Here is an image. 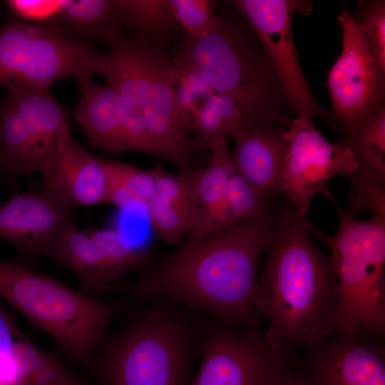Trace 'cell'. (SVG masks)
Listing matches in <instances>:
<instances>
[{"label":"cell","mask_w":385,"mask_h":385,"mask_svg":"<svg viewBox=\"0 0 385 385\" xmlns=\"http://www.w3.org/2000/svg\"><path fill=\"white\" fill-rule=\"evenodd\" d=\"M283 212L270 205L261 215L215 231L191 250H178L152 265L121 289L138 297H159L203 310L227 325L261 329L258 264Z\"/></svg>","instance_id":"6da1fadb"},{"label":"cell","mask_w":385,"mask_h":385,"mask_svg":"<svg viewBox=\"0 0 385 385\" xmlns=\"http://www.w3.org/2000/svg\"><path fill=\"white\" fill-rule=\"evenodd\" d=\"M311 234L306 216L284 211L257 280L258 306L270 322L265 341L284 356L334 333L338 281Z\"/></svg>","instance_id":"7a4b0ae2"},{"label":"cell","mask_w":385,"mask_h":385,"mask_svg":"<svg viewBox=\"0 0 385 385\" xmlns=\"http://www.w3.org/2000/svg\"><path fill=\"white\" fill-rule=\"evenodd\" d=\"M155 299L123 329L106 334L91 370L99 385H188L205 319Z\"/></svg>","instance_id":"3957f363"},{"label":"cell","mask_w":385,"mask_h":385,"mask_svg":"<svg viewBox=\"0 0 385 385\" xmlns=\"http://www.w3.org/2000/svg\"><path fill=\"white\" fill-rule=\"evenodd\" d=\"M105 44L111 50L98 54L96 72L108 86L140 111L158 157L173 163L180 173L190 171L200 149L178 110L173 57L158 43L123 33L112 36Z\"/></svg>","instance_id":"277c9868"},{"label":"cell","mask_w":385,"mask_h":385,"mask_svg":"<svg viewBox=\"0 0 385 385\" xmlns=\"http://www.w3.org/2000/svg\"><path fill=\"white\" fill-rule=\"evenodd\" d=\"M0 297L88 371L108 327L121 308L117 302L101 301L69 288L18 259L0 260Z\"/></svg>","instance_id":"5b68a950"},{"label":"cell","mask_w":385,"mask_h":385,"mask_svg":"<svg viewBox=\"0 0 385 385\" xmlns=\"http://www.w3.org/2000/svg\"><path fill=\"white\" fill-rule=\"evenodd\" d=\"M175 53L196 64L210 86L231 98L244 115L242 123L287 126L275 70L250 26L220 16L215 29L194 39L183 38Z\"/></svg>","instance_id":"8992f818"},{"label":"cell","mask_w":385,"mask_h":385,"mask_svg":"<svg viewBox=\"0 0 385 385\" xmlns=\"http://www.w3.org/2000/svg\"><path fill=\"white\" fill-rule=\"evenodd\" d=\"M339 228L327 235L311 225V232L329 246L338 281L334 333L383 341L385 335V219L358 220L332 195Z\"/></svg>","instance_id":"52a82bcc"},{"label":"cell","mask_w":385,"mask_h":385,"mask_svg":"<svg viewBox=\"0 0 385 385\" xmlns=\"http://www.w3.org/2000/svg\"><path fill=\"white\" fill-rule=\"evenodd\" d=\"M98 53L71 40L54 23L12 15L0 26V86L8 92L48 91L58 80H91Z\"/></svg>","instance_id":"ba28073f"},{"label":"cell","mask_w":385,"mask_h":385,"mask_svg":"<svg viewBox=\"0 0 385 385\" xmlns=\"http://www.w3.org/2000/svg\"><path fill=\"white\" fill-rule=\"evenodd\" d=\"M67 112L48 91L8 92L0 101V173L14 191L16 178L43 175L53 162Z\"/></svg>","instance_id":"9c48e42d"},{"label":"cell","mask_w":385,"mask_h":385,"mask_svg":"<svg viewBox=\"0 0 385 385\" xmlns=\"http://www.w3.org/2000/svg\"><path fill=\"white\" fill-rule=\"evenodd\" d=\"M202 362L191 385H279L294 354L284 356L267 343L261 329L206 319Z\"/></svg>","instance_id":"30bf717a"},{"label":"cell","mask_w":385,"mask_h":385,"mask_svg":"<svg viewBox=\"0 0 385 385\" xmlns=\"http://www.w3.org/2000/svg\"><path fill=\"white\" fill-rule=\"evenodd\" d=\"M233 4L245 18L270 60L284 101L297 119L311 121L321 117L332 125L328 113L315 101L305 78L294 45L292 21L295 12L312 10L310 2L290 0H236Z\"/></svg>","instance_id":"8fae6325"},{"label":"cell","mask_w":385,"mask_h":385,"mask_svg":"<svg viewBox=\"0 0 385 385\" xmlns=\"http://www.w3.org/2000/svg\"><path fill=\"white\" fill-rule=\"evenodd\" d=\"M287 150L281 188L294 209L306 216L313 196L332 193L327 182L337 174L349 175L359 168L351 148L327 140L311 121L292 120L284 133Z\"/></svg>","instance_id":"7c38bea8"},{"label":"cell","mask_w":385,"mask_h":385,"mask_svg":"<svg viewBox=\"0 0 385 385\" xmlns=\"http://www.w3.org/2000/svg\"><path fill=\"white\" fill-rule=\"evenodd\" d=\"M342 49L328 78L334 117L348 129L374 115L381 97L384 73L372 56L366 34L346 11L338 16Z\"/></svg>","instance_id":"4fadbf2b"},{"label":"cell","mask_w":385,"mask_h":385,"mask_svg":"<svg viewBox=\"0 0 385 385\" xmlns=\"http://www.w3.org/2000/svg\"><path fill=\"white\" fill-rule=\"evenodd\" d=\"M294 368L307 385H385L383 341L334 333L308 346Z\"/></svg>","instance_id":"5bb4252c"},{"label":"cell","mask_w":385,"mask_h":385,"mask_svg":"<svg viewBox=\"0 0 385 385\" xmlns=\"http://www.w3.org/2000/svg\"><path fill=\"white\" fill-rule=\"evenodd\" d=\"M77 207L53 189L41 192L17 189L0 205V238L12 244L18 260L28 264L38 256H50L59 234L73 220Z\"/></svg>","instance_id":"9a60e30c"},{"label":"cell","mask_w":385,"mask_h":385,"mask_svg":"<svg viewBox=\"0 0 385 385\" xmlns=\"http://www.w3.org/2000/svg\"><path fill=\"white\" fill-rule=\"evenodd\" d=\"M43 188L53 189L73 204H108V160L77 143L69 128L63 133L56 155L42 175Z\"/></svg>","instance_id":"2e32d148"},{"label":"cell","mask_w":385,"mask_h":385,"mask_svg":"<svg viewBox=\"0 0 385 385\" xmlns=\"http://www.w3.org/2000/svg\"><path fill=\"white\" fill-rule=\"evenodd\" d=\"M274 125L241 123L231 131L235 172L270 201L282 192L287 140Z\"/></svg>","instance_id":"e0dca14e"},{"label":"cell","mask_w":385,"mask_h":385,"mask_svg":"<svg viewBox=\"0 0 385 385\" xmlns=\"http://www.w3.org/2000/svg\"><path fill=\"white\" fill-rule=\"evenodd\" d=\"M235 172L227 138L211 150L206 166L188 172L191 195V221L179 250L189 251L210 235L223 201L227 184Z\"/></svg>","instance_id":"ac0fdd59"},{"label":"cell","mask_w":385,"mask_h":385,"mask_svg":"<svg viewBox=\"0 0 385 385\" xmlns=\"http://www.w3.org/2000/svg\"><path fill=\"white\" fill-rule=\"evenodd\" d=\"M51 257L79 279L81 292L102 294L121 289L123 281L102 255L86 228H78L73 220L59 234Z\"/></svg>","instance_id":"d6986e66"},{"label":"cell","mask_w":385,"mask_h":385,"mask_svg":"<svg viewBox=\"0 0 385 385\" xmlns=\"http://www.w3.org/2000/svg\"><path fill=\"white\" fill-rule=\"evenodd\" d=\"M145 207L156 235L169 245H181L191 221L188 173L173 175L161 165L154 192Z\"/></svg>","instance_id":"ffe728a7"},{"label":"cell","mask_w":385,"mask_h":385,"mask_svg":"<svg viewBox=\"0 0 385 385\" xmlns=\"http://www.w3.org/2000/svg\"><path fill=\"white\" fill-rule=\"evenodd\" d=\"M66 37L93 48L123 33L120 0H65L54 21Z\"/></svg>","instance_id":"44dd1931"},{"label":"cell","mask_w":385,"mask_h":385,"mask_svg":"<svg viewBox=\"0 0 385 385\" xmlns=\"http://www.w3.org/2000/svg\"><path fill=\"white\" fill-rule=\"evenodd\" d=\"M11 385H93L73 373L58 351H46L25 336L10 351Z\"/></svg>","instance_id":"7402d4cb"},{"label":"cell","mask_w":385,"mask_h":385,"mask_svg":"<svg viewBox=\"0 0 385 385\" xmlns=\"http://www.w3.org/2000/svg\"><path fill=\"white\" fill-rule=\"evenodd\" d=\"M123 34L166 48L167 43L183 31L177 21L170 0H120Z\"/></svg>","instance_id":"603a6c76"},{"label":"cell","mask_w":385,"mask_h":385,"mask_svg":"<svg viewBox=\"0 0 385 385\" xmlns=\"http://www.w3.org/2000/svg\"><path fill=\"white\" fill-rule=\"evenodd\" d=\"M91 80L78 81L79 101L75 118L81 125L93 148L107 153L131 151L125 133L118 118L92 93Z\"/></svg>","instance_id":"cb8c5ba5"},{"label":"cell","mask_w":385,"mask_h":385,"mask_svg":"<svg viewBox=\"0 0 385 385\" xmlns=\"http://www.w3.org/2000/svg\"><path fill=\"white\" fill-rule=\"evenodd\" d=\"M349 144L359 164L358 170L385 183L384 108L349 129Z\"/></svg>","instance_id":"d4e9b609"},{"label":"cell","mask_w":385,"mask_h":385,"mask_svg":"<svg viewBox=\"0 0 385 385\" xmlns=\"http://www.w3.org/2000/svg\"><path fill=\"white\" fill-rule=\"evenodd\" d=\"M160 166L143 170L119 161H108V204L122 210L135 205L145 207L154 192Z\"/></svg>","instance_id":"484cf974"},{"label":"cell","mask_w":385,"mask_h":385,"mask_svg":"<svg viewBox=\"0 0 385 385\" xmlns=\"http://www.w3.org/2000/svg\"><path fill=\"white\" fill-rule=\"evenodd\" d=\"M91 237L123 281L129 273L153 265L151 249L130 243L118 228H86Z\"/></svg>","instance_id":"4316f807"},{"label":"cell","mask_w":385,"mask_h":385,"mask_svg":"<svg viewBox=\"0 0 385 385\" xmlns=\"http://www.w3.org/2000/svg\"><path fill=\"white\" fill-rule=\"evenodd\" d=\"M89 86L96 98L118 118L131 151L158 157V150L140 111L107 85L98 86L90 81Z\"/></svg>","instance_id":"83f0119b"},{"label":"cell","mask_w":385,"mask_h":385,"mask_svg":"<svg viewBox=\"0 0 385 385\" xmlns=\"http://www.w3.org/2000/svg\"><path fill=\"white\" fill-rule=\"evenodd\" d=\"M270 206V200L235 172L229 180L223 201L215 220L212 232L240 220L261 215Z\"/></svg>","instance_id":"f1b7e54d"},{"label":"cell","mask_w":385,"mask_h":385,"mask_svg":"<svg viewBox=\"0 0 385 385\" xmlns=\"http://www.w3.org/2000/svg\"><path fill=\"white\" fill-rule=\"evenodd\" d=\"M175 17L187 36L201 38L217 28L220 16L211 0H170Z\"/></svg>","instance_id":"f546056e"},{"label":"cell","mask_w":385,"mask_h":385,"mask_svg":"<svg viewBox=\"0 0 385 385\" xmlns=\"http://www.w3.org/2000/svg\"><path fill=\"white\" fill-rule=\"evenodd\" d=\"M190 131L195 133L194 140L200 149L212 150L230 132L212 108L206 101L197 102L190 110Z\"/></svg>","instance_id":"4dcf8cb0"},{"label":"cell","mask_w":385,"mask_h":385,"mask_svg":"<svg viewBox=\"0 0 385 385\" xmlns=\"http://www.w3.org/2000/svg\"><path fill=\"white\" fill-rule=\"evenodd\" d=\"M347 178L352 184L349 197L351 211L369 210L374 216L385 219L384 185L359 170Z\"/></svg>","instance_id":"1f68e13d"},{"label":"cell","mask_w":385,"mask_h":385,"mask_svg":"<svg viewBox=\"0 0 385 385\" xmlns=\"http://www.w3.org/2000/svg\"><path fill=\"white\" fill-rule=\"evenodd\" d=\"M356 20V19H355ZM357 22V21H356ZM358 23V22H357ZM364 29L374 59L378 67L385 71V4L376 1L358 23Z\"/></svg>","instance_id":"d6a6232c"},{"label":"cell","mask_w":385,"mask_h":385,"mask_svg":"<svg viewBox=\"0 0 385 385\" xmlns=\"http://www.w3.org/2000/svg\"><path fill=\"white\" fill-rule=\"evenodd\" d=\"M65 0H6L11 15L30 23L48 24L56 21Z\"/></svg>","instance_id":"836d02e7"},{"label":"cell","mask_w":385,"mask_h":385,"mask_svg":"<svg viewBox=\"0 0 385 385\" xmlns=\"http://www.w3.org/2000/svg\"><path fill=\"white\" fill-rule=\"evenodd\" d=\"M173 65L175 75L192 89L200 101H204L215 92L207 83L200 68L193 62L175 53Z\"/></svg>","instance_id":"e575fe53"},{"label":"cell","mask_w":385,"mask_h":385,"mask_svg":"<svg viewBox=\"0 0 385 385\" xmlns=\"http://www.w3.org/2000/svg\"><path fill=\"white\" fill-rule=\"evenodd\" d=\"M204 101L212 108L230 133L235 126L243 123L244 115L242 110L227 95L215 92Z\"/></svg>","instance_id":"d590c367"},{"label":"cell","mask_w":385,"mask_h":385,"mask_svg":"<svg viewBox=\"0 0 385 385\" xmlns=\"http://www.w3.org/2000/svg\"><path fill=\"white\" fill-rule=\"evenodd\" d=\"M24 337L13 315L0 307V357L9 354L14 344Z\"/></svg>","instance_id":"8d00e7d4"},{"label":"cell","mask_w":385,"mask_h":385,"mask_svg":"<svg viewBox=\"0 0 385 385\" xmlns=\"http://www.w3.org/2000/svg\"><path fill=\"white\" fill-rule=\"evenodd\" d=\"M173 86L179 112L190 125V110L197 102L200 101L192 89L175 73Z\"/></svg>","instance_id":"74e56055"},{"label":"cell","mask_w":385,"mask_h":385,"mask_svg":"<svg viewBox=\"0 0 385 385\" xmlns=\"http://www.w3.org/2000/svg\"><path fill=\"white\" fill-rule=\"evenodd\" d=\"M279 385H307L299 376L294 368V361L292 366Z\"/></svg>","instance_id":"f35d334b"},{"label":"cell","mask_w":385,"mask_h":385,"mask_svg":"<svg viewBox=\"0 0 385 385\" xmlns=\"http://www.w3.org/2000/svg\"><path fill=\"white\" fill-rule=\"evenodd\" d=\"M0 385H6L1 379H0Z\"/></svg>","instance_id":"ab89813d"}]
</instances>
